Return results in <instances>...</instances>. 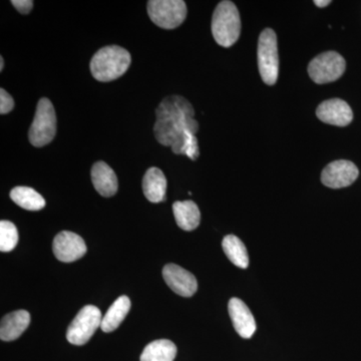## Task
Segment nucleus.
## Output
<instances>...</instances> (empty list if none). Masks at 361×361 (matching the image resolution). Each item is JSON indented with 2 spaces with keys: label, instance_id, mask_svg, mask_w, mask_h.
<instances>
[{
  "label": "nucleus",
  "instance_id": "f257e3e1",
  "mask_svg": "<svg viewBox=\"0 0 361 361\" xmlns=\"http://www.w3.org/2000/svg\"><path fill=\"white\" fill-rule=\"evenodd\" d=\"M156 116L154 133L157 141L171 147L177 155H183L188 135H196L199 130L193 106L185 97H167L157 108Z\"/></svg>",
  "mask_w": 361,
  "mask_h": 361
},
{
  "label": "nucleus",
  "instance_id": "f03ea898",
  "mask_svg": "<svg viewBox=\"0 0 361 361\" xmlns=\"http://www.w3.org/2000/svg\"><path fill=\"white\" fill-rule=\"evenodd\" d=\"M130 52L118 45L99 49L90 61V73L99 82H111L122 77L130 68Z\"/></svg>",
  "mask_w": 361,
  "mask_h": 361
},
{
  "label": "nucleus",
  "instance_id": "7ed1b4c3",
  "mask_svg": "<svg viewBox=\"0 0 361 361\" xmlns=\"http://www.w3.org/2000/svg\"><path fill=\"white\" fill-rule=\"evenodd\" d=\"M241 20L232 1H222L216 7L212 18V33L216 42L223 47H232L239 39Z\"/></svg>",
  "mask_w": 361,
  "mask_h": 361
},
{
  "label": "nucleus",
  "instance_id": "20e7f679",
  "mask_svg": "<svg viewBox=\"0 0 361 361\" xmlns=\"http://www.w3.org/2000/svg\"><path fill=\"white\" fill-rule=\"evenodd\" d=\"M56 134V115L54 104L47 97L37 104L35 120L28 130L30 144L37 148L47 146Z\"/></svg>",
  "mask_w": 361,
  "mask_h": 361
},
{
  "label": "nucleus",
  "instance_id": "39448f33",
  "mask_svg": "<svg viewBox=\"0 0 361 361\" xmlns=\"http://www.w3.org/2000/svg\"><path fill=\"white\" fill-rule=\"evenodd\" d=\"M258 68L266 85H273L279 75L277 37L274 30L266 28L259 37L257 49Z\"/></svg>",
  "mask_w": 361,
  "mask_h": 361
},
{
  "label": "nucleus",
  "instance_id": "423d86ee",
  "mask_svg": "<svg viewBox=\"0 0 361 361\" xmlns=\"http://www.w3.org/2000/svg\"><path fill=\"white\" fill-rule=\"evenodd\" d=\"M102 322V312L97 306H85L68 326L66 339L73 345H84L101 327Z\"/></svg>",
  "mask_w": 361,
  "mask_h": 361
},
{
  "label": "nucleus",
  "instance_id": "0eeeda50",
  "mask_svg": "<svg viewBox=\"0 0 361 361\" xmlns=\"http://www.w3.org/2000/svg\"><path fill=\"white\" fill-rule=\"evenodd\" d=\"M148 14L159 27L174 30L186 20L187 6L183 0H151Z\"/></svg>",
  "mask_w": 361,
  "mask_h": 361
},
{
  "label": "nucleus",
  "instance_id": "6e6552de",
  "mask_svg": "<svg viewBox=\"0 0 361 361\" xmlns=\"http://www.w3.org/2000/svg\"><path fill=\"white\" fill-rule=\"evenodd\" d=\"M346 63L336 51L323 52L310 61L308 73L311 80L318 85L336 82L345 71Z\"/></svg>",
  "mask_w": 361,
  "mask_h": 361
},
{
  "label": "nucleus",
  "instance_id": "1a4fd4ad",
  "mask_svg": "<svg viewBox=\"0 0 361 361\" xmlns=\"http://www.w3.org/2000/svg\"><path fill=\"white\" fill-rule=\"evenodd\" d=\"M360 175L357 167L350 161L338 160L329 164L322 171V182L331 189L350 186Z\"/></svg>",
  "mask_w": 361,
  "mask_h": 361
},
{
  "label": "nucleus",
  "instance_id": "9d476101",
  "mask_svg": "<svg viewBox=\"0 0 361 361\" xmlns=\"http://www.w3.org/2000/svg\"><path fill=\"white\" fill-rule=\"evenodd\" d=\"M54 256L61 262L71 263L84 257L87 245L80 235L71 231H63L56 235L52 243Z\"/></svg>",
  "mask_w": 361,
  "mask_h": 361
},
{
  "label": "nucleus",
  "instance_id": "9b49d317",
  "mask_svg": "<svg viewBox=\"0 0 361 361\" xmlns=\"http://www.w3.org/2000/svg\"><path fill=\"white\" fill-rule=\"evenodd\" d=\"M163 277L168 286L178 295L191 297L198 290L196 277L179 265L167 264L163 269Z\"/></svg>",
  "mask_w": 361,
  "mask_h": 361
},
{
  "label": "nucleus",
  "instance_id": "f8f14e48",
  "mask_svg": "<svg viewBox=\"0 0 361 361\" xmlns=\"http://www.w3.org/2000/svg\"><path fill=\"white\" fill-rule=\"evenodd\" d=\"M316 115L323 123L337 127H346L353 120L350 106L346 102L339 99L323 102L318 106Z\"/></svg>",
  "mask_w": 361,
  "mask_h": 361
},
{
  "label": "nucleus",
  "instance_id": "ddd939ff",
  "mask_svg": "<svg viewBox=\"0 0 361 361\" xmlns=\"http://www.w3.org/2000/svg\"><path fill=\"white\" fill-rule=\"evenodd\" d=\"M228 311L237 334L243 338H251L256 331V322L248 306L241 299L232 298L228 304Z\"/></svg>",
  "mask_w": 361,
  "mask_h": 361
},
{
  "label": "nucleus",
  "instance_id": "4468645a",
  "mask_svg": "<svg viewBox=\"0 0 361 361\" xmlns=\"http://www.w3.org/2000/svg\"><path fill=\"white\" fill-rule=\"evenodd\" d=\"M92 180L97 193L106 198L114 196L118 192V178L116 173L104 161H97L92 166Z\"/></svg>",
  "mask_w": 361,
  "mask_h": 361
},
{
  "label": "nucleus",
  "instance_id": "2eb2a0df",
  "mask_svg": "<svg viewBox=\"0 0 361 361\" xmlns=\"http://www.w3.org/2000/svg\"><path fill=\"white\" fill-rule=\"evenodd\" d=\"M30 314L26 310H16L4 316L0 324V338L4 341H13L30 326Z\"/></svg>",
  "mask_w": 361,
  "mask_h": 361
},
{
  "label": "nucleus",
  "instance_id": "dca6fc26",
  "mask_svg": "<svg viewBox=\"0 0 361 361\" xmlns=\"http://www.w3.org/2000/svg\"><path fill=\"white\" fill-rule=\"evenodd\" d=\"M142 191L152 203H160L166 200L167 179L160 169L153 167L147 171L142 179Z\"/></svg>",
  "mask_w": 361,
  "mask_h": 361
},
{
  "label": "nucleus",
  "instance_id": "f3484780",
  "mask_svg": "<svg viewBox=\"0 0 361 361\" xmlns=\"http://www.w3.org/2000/svg\"><path fill=\"white\" fill-rule=\"evenodd\" d=\"M173 212L176 222L184 231H193L200 225V210L193 201L175 202Z\"/></svg>",
  "mask_w": 361,
  "mask_h": 361
},
{
  "label": "nucleus",
  "instance_id": "a211bd4d",
  "mask_svg": "<svg viewBox=\"0 0 361 361\" xmlns=\"http://www.w3.org/2000/svg\"><path fill=\"white\" fill-rule=\"evenodd\" d=\"M130 310V300L129 297L123 295L111 304L106 315L103 317L101 329L104 332H113L114 330L118 329L121 323L125 320Z\"/></svg>",
  "mask_w": 361,
  "mask_h": 361
},
{
  "label": "nucleus",
  "instance_id": "6ab92c4d",
  "mask_svg": "<svg viewBox=\"0 0 361 361\" xmlns=\"http://www.w3.org/2000/svg\"><path fill=\"white\" fill-rule=\"evenodd\" d=\"M177 346L168 339H159L149 343L141 355V361H174Z\"/></svg>",
  "mask_w": 361,
  "mask_h": 361
},
{
  "label": "nucleus",
  "instance_id": "aec40b11",
  "mask_svg": "<svg viewBox=\"0 0 361 361\" xmlns=\"http://www.w3.org/2000/svg\"><path fill=\"white\" fill-rule=\"evenodd\" d=\"M223 250L226 256L237 267L241 269H246L249 266V256L247 252L246 246L243 242L234 236V235H227L222 242Z\"/></svg>",
  "mask_w": 361,
  "mask_h": 361
},
{
  "label": "nucleus",
  "instance_id": "412c9836",
  "mask_svg": "<svg viewBox=\"0 0 361 361\" xmlns=\"http://www.w3.org/2000/svg\"><path fill=\"white\" fill-rule=\"evenodd\" d=\"M11 200L28 211H39L45 207L44 197L30 187H16L11 192Z\"/></svg>",
  "mask_w": 361,
  "mask_h": 361
},
{
  "label": "nucleus",
  "instance_id": "4be33fe9",
  "mask_svg": "<svg viewBox=\"0 0 361 361\" xmlns=\"http://www.w3.org/2000/svg\"><path fill=\"white\" fill-rule=\"evenodd\" d=\"M18 243V232L16 225L9 221L0 222V251L11 252Z\"/></svg>",
  "mask_w": 361,
  "mask_h": 361
},
{
  "label": "nucleus",
  "instance_id": "5701e85b",
  "mask_svg": "<svg viewBox=\"0 0 361 361\" xmlns=\"http://www.w3.org/2000/svg\"><path fill=\"white\" fill-rule=\"evenodd\" d=\"M183 155H186L188 158L193 161L198 159L200 153H199L198 140H197L196 135H188L186 145L183 149Z\"/></svg>",
  "mask_w": 361,
  "mask_h": 361
},
{
  "label": "nucleus",
  "instance_id": "b1692460",
  "mask_svg": "<svg viewBox=\"0 0 361 361\" xmlns=\"http://www.w3.org/2000/svg\"><path fill=\"white\" fill-rule=\"evenodd\" d=\"M14 102L13 97L4 90H0V114L6 115L13 110Z\"/></svg>",
  "mask_w": 361,
  "mask_h": 361
},
{
  "label": "nucleus",
  "instance_id": "393cba45",
  "mask_svg": "<svg viewBox=\"0 0 361 361\" xmlns=\"http://www.w3.org/2000/svg\"><path fill=\"white\" fill-rule=\"evenodd\" d=\"M11 4L23 14L30 13L33 7V1L32 0H13V1H11Z\"/></svg>",
  "mask_w": 361,
  "mask_h": 361
},
{
  "label": "nucleus",
  "instance_id": "a878e982",
  "mask_svg": "<svg viewBox=\"0 0 361 361\" xmlns=\"http://www.w3.org/2000/svg\"><path fill=\"white\" fill-rule=\"evenodd\" d=\"M315 6L318 7H326L329 6L331 1L330 0H315Z\"/></svg>",
  "mask_w": 361,
  "mask_h": 361
},
{
  "label": "nucleus",
  "instance_id": "bb28decb",
  "mask_svg": "<svg viewBox=\"0 0 361 361\" xmlns=\"http://www.w3.org/2000/svg\"><path fill=\"white\" fill-rule=\"evenodd\" d=\"M4 58H0V71H4Z\"/></svg>",
  "mask_w": 361,
  "mask_h": 361
}]
</instances>
